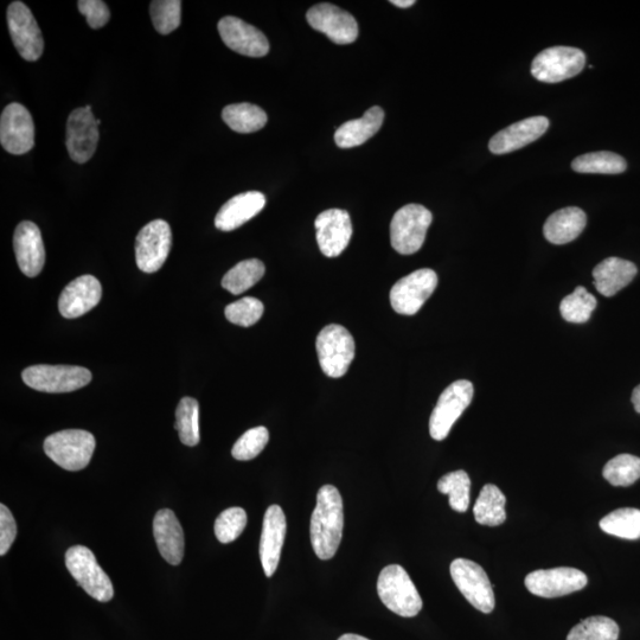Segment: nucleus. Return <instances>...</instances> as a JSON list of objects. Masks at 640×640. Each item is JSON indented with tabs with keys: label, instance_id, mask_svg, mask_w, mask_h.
<instances>
[{
	"label": "nucleus",
	"instance_id": "32",
	"mask_svg": "<svg viewBox=\"0 0 640 640\" xmlns=\"http://www.w3.org/2000/svg\"><path fill=\"white\" fill-rule=\"evenodd\" d=\"M265 271V265L258 259L241 261L224 275L222 287L238 296L258 283L264 277Z\"/></svg>",
	"mask_w": 640,
	"mask_h": 640
},
{
	"label": "nucleus",
	"instance_id": "46",
	"mask_svg": "<svg viewBox=\"0 0 640 640\" xmlns=\"http://www.w3.org/2000/svg\"><path fill=\"white\" fill-rule=\"evenodd\" d=\"M390 3L401 9L411 8L415 4L414 0H392Z\"/></svg>",
	"mask_w": 640,
	"mask_h": 640
},
{
	"label": "nucleus",
	"instance_id": "11",
	"mask_svg": "<svg viewBox=\"0 0 640 640\" xmlns=\"http://www.w3.org/2000/svg\"><path fill=\"white\" fill-rule=\"evenodd\" d=\"M438 286V275L430 268L415 271L402 278L390 291V304L400 315L418 313Z\"/></svg>",
	"mask_w": 640,
	"mask_h": 640
},
{
	"label": "nucleus",
	"instance_id": "17",
	"mask_svg": "<svg viewBox=\"0 0 640 640\" xmlns=\"http://www.w3.org/2000/svg\"><path fill=\"white\" fill-rule=\"evenodd\" d=\"M307 22L311 28L323 32L336 44L354 43L358 37V24L349 12L337 6L322 3L307 11Z\"/></svg>",
	"mask_w": 640,
	"mask_h": 640
},
{
	"label": "nucleus",
	"instance_id": "18",
	"mask_svg": "<svg viewBox=\"0 0 640 640\" xmlns=\"http://www.w3.org/2000/svg\"><path fill=\"white\" fill-rule=\"evenodd\" d=\"M217 29L223 43L235 53L249 57H264L270 51L267 37L259 29L238 17L222 18Z\"/></svg>",
	"mask_w": 640,
	"mask_h": 640
},
{
	"label": "nucleus",
	"instance_id": "31",
	"mask_svg": "<svg viewBox=\"0 0 640 640\" xmlns=\"http://www.w3.org/2000/svg\"><path fill=\"white\" fill-rule=\"evenodd\" d=\"M572 169L579 174L619 175L626 171L627 164L617 153L600 151L576 157Z\"/></svg>",
	"mask_w": 640,
	"mask_h": 640
},
{
	"label": "nucleus",
	"instance_id": "23",
	"mask_svg": "<svg viewBox=\"0 0 640 640\" xmlns=\"http://www.w3.org/2000/svg\"><path fill=\"white\" fill-rule=\"evenodd\" d=\"M549 120L546 117L527 118L499 131L491 138L489 150L494 155H505L522 149L540 139L548 131Z\"/></svg>",
	"mask_w": 640,
	"mask_h": 640
},
{
	"label": "nucleus",
	"instance_id": "25",
	"mask_svg": "<svg viewBox=\"0 0 640 640\" xmlns=\"http://www.w3.org/2000/svg\"><path fill=\"white\" fill-rule=\"evenodd\" d=\"M265 206L266 197L261 192H243L223 204L216 215L215 226L222 232H232L252 220Z\"/></svg>",
	"mask_w": 640,
	"mask_h": 640
},
{
	"label": "nucleus",
	"instance_id": "35",
	"mask_svg": "<svg viewBox=\"0 0 640 640\" xmlns=\"http://www.w3.org/2000/svg\"><path fill=\"white\" fill-rule=\"evenodd\" d=\"M441 494L450 497V507L457 512H465L470 507L471 479L463 470L447 473L438 482Z\"/></svg>",
	"mask_w": 640,
	"mask_h": 640
},
{
	"label": "nucleus",
	"instance_id": "37",
	"mask_svg": "<svg viewBox=\"0 0 640 640\" xmlns=\"http://www.w3.org/2000/svg\"><path fill=\"white\" fill-rule=\"evenodd\" d=\"M619 626L607 617H590L575 625L567 640H618Z\"/></svg>",
	"mask_w": 640,
	"mask_h": 640
},
{
	"label": "nucleus",
	"instance_id": "21",
	"mask_svg": "<svg viewBox=\"0 0 640 640\" xmlns=\"http://www.w3.org/2000/svg\"><path fill=\"white\" fill-rule=\"evenodd\" d=\"M14 249L19 268L29 278L40 274L46 262V249L40 228L35 223H19L14 235Z\"/></svg>",
	"mask_w": 640,
	"mask_h": 640
},
{
	"label": "nucleus",
	"instance_id": "7",
	"mask_svg": "<svg viewBox=\"0 0 640 640\" xmlns=\"http://www.w3.org/2000/svg\"><path fill=\"white\" fill-rule=\"evenodd\" d=\"M22 379L28 387L43 393H70L86 387L92 374L75 366H32L23 371Z\"/></svg>",
	"mask_w": 640,
	"mask_h": 640
},
{
	"label": "nucleus",
	"instance_id": "33",
	"mask_svg": "<svg viewBox=\"0 0 640 640\" xmlns=\"http://www.w3.org/2000/svg\"><path fill=\"white\" fill-rule=\"evenodd\" d=\"M601 530L606 534L625 540L640 539V510L632 508L618 509L600 521Z\"/></svg>",
	"mask_w": 640,
	"mask_h": 640
},
{
	"label": "nucleus",
	"instance_id": "16",
	"mask_svg": "<svg viewBox=\"0 0 640 640\" xmlns=\"http://www.w3.org/2000/svg\"><path fill=\"white\" fill-rule=\"evenodd\" d=\"M99 143V125L91 106L76 108L67 121L66 145L70 158L79 164L92 159Z\"/></svg>",
	"mask_w": 640,
	"mask_h": 640
},
{
	"label": "nucleus",
	"instance_id": "29",
	"mask_svg": "<svg viewBox=\"0 0 640 640\" xmlns=\"http://www.w3.org/2000/svg\"><path fill=\"white\" fill-rule=\"evenodd\" d=\"M505 503L507 498L503 492L496 485L486 484L473 507L477 523L488 527L501 526L507 520Z\"/></svg>",
	"mask_w": 640,
	"mask_h": 640
},
{
	"label": "nucleus",
	"instance_id": "22",
	"mask_svg": "<svg viewBox=\"0 0 640 640\" xmlns=\"http://www.w3.org/2000/svg\"><path fill=\"white\" fill-rule=\"evenodd\" d=\"M102 287L93 275H82L69 283L61 293L59 310L67 319L79 318L100 303Z\"/></svg>",
	"mask_w": 640,
	"mask_h": 640
},
{
	"label": "nucleus",
	"instance_id": "15",
	"mask_svg": "<svg viewBox=\"0 0 640 640\" xmlns=\"http://www.w3.org/2000/svg\"><path fill=\"white\" fill-rule=\"evenodd\" d=\"M0 143L16 156L25 155L35 146L34 119L23 105L12 102L5 107L0 118Z\"/></svg>",
	"mask_w": 640,
	"mask_h": 640
},
{
	"label": "nucleus",
	"instance_id": "34",
	"mask_svg": "<svg viewBox=\"0 0 640 640\" xmlns=\"http://www.w3.org/2000/svg\"><path fill=\"white\" fill-rule=\"evenodd\" d=\"M200 405L197 400L183 398L176 411V430L184 445L194 447L200 443Z\"/></svg>",
	"mask_w": 640,
	"mask_h": 640
},
{
	"label": "nucleus",
	"instance_id": "42",
	"mask_svg": "<svg viewBox=\"0 0 640 640\" xmlns=\"http://www.w3.org/2000/svg\"><path fill=\"white\" fill-rule=\"evenodd\" d=\"M224 313L230 323L249 328L264 315V304L259 299L247 297L228 305Z\"/></svg>",
	"mask_w": 640,
	"mask_h": 640
},
{
	"label": "nucleus",
	"instance_id": "5",
	"mask_svg": "<svg viewBox=\"0 0 640 640\" xmlns=\"http://www.w3.org/2000/svg\"><path fill=\"white\" fill-rule=\"evenodd\" d=\"M316 347L320 367L326 376L339 379L348 373L356 345L347 329L336 324L325 326L319 332Z\"/></svg>",
	"mask_w": 640,
	"mask_h": 640
},
{
	"label": "nucleus",
	"instance_id": "27",
	"mask_svg": "<svg viewBox=\"0 0 640 640\" xmlns=\"http://www.w3.org/2000/svg\"><path fill=\"white\" fill-rule=\"evenodd\" d=\"M587 224L585 211L578 207H568L555 211L544 223L543 233L553 245H566L578 239Z\"/></svg>",
	"mask_w": 640,
	"mask_h": 640
},
{
	"label": "nucleus",
	"instance_id": "10",
	"mask_svg": "<svg viewBox=\"0 0 640 640\" xmlns=\"http://www.w3.org/2000/svg\"><path fill=\"white\" fill-rule=\"evenodd\" d=\"M585 66L584 51L572 47H553L535 57L531 74L541 82L559 83L574 78Z\"/></svg>",
	"mask_w": 640,
	"mask_h": 640
},
{
	"label": "nucleus",
	"instance_id": "41",
	"mask_svg": "<svg viewBox=\"0 0 640 640\" xmlns=\"http://www.w3.org/2000/svg\"><path fill=\"white\" fill-rule=\"evenodd\" d=\"M247 526L246 511L230 508L221 512L215 522V535L221 543L234 542Z\"/></svg>",
	"mask_w": 640,
	"mask_h": 640
},
{
	"label": "nucleus",
	"instance_id": "43",
	"mask_svg": "<svg viewBox=\"0 0 640 640\" xmlns=\"http://www.w3.org/2000/svg\"><path fill=\"white\" fill-rule=\"evenodd\" d=\"M81 15L85 16L89 27L101 29L110 21L111 12L102 0H80L78 3Z\"/></svg>",
	"mask_w": 640,
	"mask_h": 640
},
{
	"label": "nucleus",
	"instance_id": "19",
	"mask_svg": "<svg viewBox=\"0 0 640 640\" xmlns=\"http://www.w3.org/2000/svg\"><path fill=\"white\" fill-rule=\"evenodd\" d=\"M315 226L320 252L328 258H336L349 246L352 223L348 211L342 209L325 210L318 215Z\"/></svg>",
	"mask_w": 640,
	"mask_h": 640
},
{
	"label": "nucleus",
	"instance_id": "2",
	"mask_svg": "<svg viewBox=\"0 0 640 640\" xmlns=\"http://www.w3.org/2000/svg\"><path fill=\"white\" fill-rule=\"evenodd\" d=\"M377 592L384 606L400 617L413 618L422 610V599L411 576L399 565L382 569Z\"/></svg>",
	"mask_w": 640,
	"mask_h": 640
},
{
	"label": "nucleus",
	"instance_id": "26",
	"mask_svg": "<svg viewBox=\"0 0 640 640\" xmlns=\"http://www.w3.org/2000/svg\"><path fill=\"white\" fill-rule=\"evenodd\" d=\"M637 273V267L633 262L608 258L594 268V286L603 296L613 297L629 285Z\"/></svg>",
	"mask_w": 640,
	"mask_h": 640
},
{
	"label": "nucleus",
	"instance_id": "3",
	"mask_svg": "<svg viewBox=\"0 0 640 640\" xmlns=\"http://www.w3.org/2000/svg\"><path fill=\"white\" fill-rule=\"evenodd\" d=\"M95 445L92 433L67 430L49 435L44 441V451L62 469L81 471L91 463Z\"/></svg>",
	"mask_w": 640,
	"mask_h": 640
},
{
	"label": "nucleus",
	"instance_id": "28",
	"mask_svg": "<svg viewBox=\"0 0 640 640\" xmlns=\"http://www.w3.org/2000/svg\"><path fill=\"white\" fill-rule=\"evenodd\" d=\"M384 112L381 107H371L360 119L350 120L337 128L335 142L341 149L360 146L375 136L383 124Z\"/></svg>",
	"mask_w": 640,
	"mask_h": 640
},
{
	"label": "nucleus",
	"instance_id": "24",
	"mask_svg": "<svg viewBox=\"0 0 640 640\" xmlns=\"http://www.w3.org/2000/svg\"><path fill=\"white\" fill-rule=\"evenodd\" d=\"M153 534L163 559L172 566H178L183 560L185 540L183 528L174 511L163 509L157 512Z\"/></svg>",
	"mask_w": 640,
	"mask_h": 640
},
{
	"label": "nucleus",
	"instance_id": "8",
	"mask_svg": "<svg viewBox=\"0 0 640 640\" xmlns=\"http://www.w3.org/2000/svg\"><path fill=\"white\" fill-rule=\"evenodd\" d=\"M473 394V384L467 380L453 382L444 390L430 419V434L434 440L443 441L448 437L453 425L471 405Z\"/></svg>",
	"mask_w": 640,
	"mask_h": 640
},
{
	"label": "nucleus",
	"instance_id": "14",
	"mask_svg": "<svg viewBox=\"0 0 640 640\" xmlns=\"http://www.w3.org/2000/svg\"><path fill=\"white\" fill-rule=\"evenodd\" d=\"M524 584L536 597L552 599L584 590L588 579L579 569L560 567L530 573Z\"/></svg>",
	"mask_w": 640,
	"mask_h": 640
},
{
	"label": "nucleus",
	"instance_id": "38",
	"mask_svg": "<svg viewBox=\"0 0 640 640\" xmlns=\"http://www.w3.org/2000/svg\"><path fill=\"white\" fill-rule=\"evenodd\" d=\"M604 478L613 486H630L640 478V458L632 454H619L608 462Z\"/></svg>",
	"mask_w": 640,
	"mask_h": 640
},
{
	"label": "nucleus",
	"instance_id": "13",
	"mask_svg": "<svg viewBox=\"0 0 640 640\" xmlns=\"http://www.w3.org/2000/svg\"><path fill=\"white\" fill-rule=\"evenodd\" d=\"M8 27L19 55L29 62L40 59L44 50L42 31L27 5L22 2L9 5Z\"/></svg>",
	"mask_w": 640,
	"mask_h": 640
},
{
	"label": "nucleus",
	"instance_id": "4",
	"mask_svg": "<svg viewBox=\"0 0 640 640\" xmlns=\"http://www.w3.org/2000/svg\"><path fill=\"white\" fill-rule=\"evenodd\" d=\"M432 221L431 211L420 204H408L396 211L390 223V241L395 251L402 255L419 252Z\"/></svg>",
	"mask_w": 640,
	"mask_h": 640
},
{
	"label": "nucleus",
	"instance_id": "20",
	"mask_svg": "<svg viewBox=\"0 0 640 640\" xmlns=\"http://www.w3.org/2000/svg\"><path fill=\"white\" fill-rule=\"evenodd\" d=\"M287 530L286 516L279 505L268 508L260 541V559L267 578H272L279 566Z\"/></svg>",
	"mask_w": 640,
	"mask_h": 640
},
{
	"label": "nucleus",
	"instance_id": "47",
	"mask_svg": "<svg viewBox=\"0 0 640 640\" xmlns=\"http://www.w3.org/2000/svg\"><path fill=\"white\" fill-rule=\"evenodd\" d=\"M338 640H370L366 637H362L360 635H354V633H347V635H343Z\"/></svg>",
	"mask_w": 640,
	"mask_h": 640
},
{
	"label": "nucleus",
	"instance_id": "6",
	"mask_svg": "<svg viewBox=\"0 0 640 640\" xmlns=\"http://www.w3.org/2000/svg\"><path fill=\"white\" fill-rule=\"evenodd\" d=\"M66 566L78 584L100 603H108L114 597L110 576L99 566L91 549L83 546L69 548Z\"/></svg>",
	"mask_w": 640,
	"mask_h": 640
},
{
	"label": "nucleus",
	"instance_id": "1",
	"mask_svg": "<svg viewBox=\"0 0 640 640\" xmlns=\"http://www.w3.org/2000/svg\"><path fill=\"white\" fill-rule=\"evenodd\" d=\"M344 509L341 494L334 485H324L317 495V505L311 517V543L320 560H330L341 544Z\"/></svg>",
	"mask_w": 640,
	"mask_h": 640
},
{
	"label": "nucleus",
	"instance_id": "30",
	"mask_svg": "<svg viewBox=\"0 0 640 640\" xmlns=\"http://www.w3.org/2000/svg\"><path fill=\"white\" fill-rule=\"evenodd\" d=\"M222 118L233 131L245 134L262 130L268 120L267 114L262 108L248 104V102L224 107Z\"/></svg>",
	"mask_w": 640,
	"mask_h": 640
},
{
	"label": "nucleus",
	"instance_id": "39",
	"mask_svg": "<svg viewBox=\"0 0 640 640\" xmlns=\"http://www.w3.org/2000/svg\"><path fill=\"white\" fill-rule=\"evenodd\" d=\"M150 14L153 27L159 34L169 35L181 25L182 2L179 0H155L151 3Z\"/></svg>",
	"mask_w": 640,
	"mask_h": 640
},
{
	"label": "nucleus",
	"instance_id": "40",
	"mask_svg": "<svg viewBox=\"0 0 640 640\" xmlns=\"http://www.w3.org/2000/svg\"><path fill=\"white\" fill-rule=\"evenodd\" d=\"M270 440V432L264 426L252 428L236 441L232 454L236 460L247 462L259 456Z\"/></svg>",
	"mask_w": 640,
	"mask_h": 640
},
{
	"label": "nucleus",
	"instance_id": "45",
	"mask_svg": "<svg viewBox=\"0 0 640 640\" xmlns=\"http://www.w3.org/2000/svg\"><path fill=\"white\" fill-rule=\"evenodd\" d=\"M632 403L633 407H635L636 409V412L640 414V384L635 390H633Z\"/></svg>",
	"mask_w": 640,
	"mask_h": 640
},
{
	"label": "nucleus",
	"instance_id": "9",
	"mask_svg": "<svg viewBox=\"0 0 640 640\" xmlns=\"http://www.w3.org/2000/svg\"><path fill=\"white\" fill-rule=\"evenodd\" d=\"M450 571L454 584L473 607L485 614L495 610L494 588L478 563L457 559L451 563Z\"/></svg>",
	"mask_w": 640,
	"mask_h": 640
},
{
	"label": "nucleus",
	"instance_id": "44",
	"mask_svg": "<svg viewBox=\"0 0 640 640\" xmlns=\"http://www.w3.org/2000/svg\"><path fill=\"white\" fill-rule=\"evenodd\" d=\"M17 536V526L14 516L4 504L0 505V555L9 552Z\"/></svg>",
	"mask_w": 640,
	"mask_h": 640
},
{
	"label": "nucleus",
	"instance_id": "36",
	"mask_svg": "<svg viewBox=\"0 0 640 640\" xmlns=\"http://www.w3.org/2000/svg\"><path fill=\"white\" fill-rule=\"evenodd\" d=\"M597 305V298L588 292L585 287L579 286L575 288L571 296L563 298L560 312L566 322L582 324L590 320L592 312Z\"/></svg>",
	"mask_w": 640,
	"mask_h": 640
},
{
	"label": "nucleus",
	"instance_id": "12",
	"mask_svg": "<svg viewBox=\"0 0 640 640\" xmlns=\"http://www.w3.org/2000/svg\"><path fill=\"white\" fill-rule=\"evenodd\" d=\"M172 245V232L168 222L156 220L140 230L136 240V260L139 270L155 273L168 259Z\"/></svg>",
	"mask_w": 640,
	"mask_h": 640
}]
</instances>
